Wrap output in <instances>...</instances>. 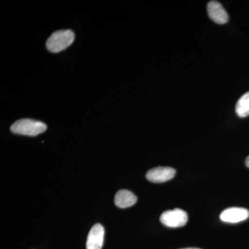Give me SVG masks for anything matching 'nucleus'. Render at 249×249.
I'll list each match as a JSON object with an SVG mask.
<instances>
[{"label": "nucleus", "mask_w": 249, "mask_h": 249, "mask_svg": "<svg viewBox=\"0 0 249 249\" xmlns=\"http://www.w3.org/2000/svg\"><path fill=\"white\" fill-rule=\"evenodd\" d=\"M47 128V124L41 121L29 119H22L15 122L11 125V132L21 135L35 137L43 133Z\"/></svg>", "instance_id": "f257e3e1"}, {"label": "nucleus", "mask_w": 249, "mask_h": 249, "mask_svg": "<svg viewBox=\"0 0 249 249\" xmlns=\"http://www.w3.org/2000/svg\"><path fill=\"white\" fill-rule=\"evenodd\" d=\"M74 38V33L71 30L57 31L49 37L46 45L49 52L58 53L70 47Z\"/></svg>", "instance_id": "f03ea898"}, {"label": "nucleus", "mask_w": 249, "mask_h": 249, "mask_svg": "<svg viewBox=\"0 0 249 249\" xmlns=\"http://www.w3.org/2000/svg\"><path fill=\"white\" fill-rule=\"evenodd\" d=\"M160 221L165 227H182L188 222V214L183 210L175 209L163 213L160 215Z\"/></svg>", "instance_id": "7ed1b4c3"}, {"label": "nucleus", "mask_w": 249, "mask_h": 249, "mask_svg": "<svg viewBox=\"0 0 249 249\" xmlns=\"http://www.w3.org/2000/svg\"><path fill=\"white\" fill-rule=\"evenodd\" d=\"M176 171L170 167H157L150 169L146 173L148 181L153 183H163L174 178Z\"/></svg>", "instance_id": "20e7f679"}, {"label": "nucleus", "mask_w": 249, "mask_h": 249, "mask_svg": "<svg viewBox=\"0 0 249 249\" xmlns=\"http://www.w3.org/2000/svg\"><path fill=\"white\" fill-rule=\"evenodd\" d=\"M249 217V211L244 208H229L224 210L220 214L221 220L231 224L243 222Z\"/></svg>", "instance_id": "39448f33"}, {"label": "nucleus", "mask_w": 249, "mask_h": 249, "mask_svg": "<svg viewBox=\"0 0 249 249\" xmlns=\"http://www.w3.org/2000/svg\"><path fill=\"white\" fill-rule=\"evenodd\" d=\"M105 229L101 224L91 228L87 239V249H101L104 241Z\"/></svg>", "instance_id": "423d86ee"}, {"label": "nucleus", "mask_w": 249, "mask_h": 249, "mask_svg": "<svg viewBox=\"0 0 249 249\" xmlns=\"http://www.w3.org/2000/svg\"><path fill=\"white\" fill-rule=\"evenodd\" d=\"M207 11L210 18L218 24H224L229 21V15L219 1H210Z\"/></svg>", "instance_id": "0eeeda50"}, {"label": "nucleus", "mask_w": 249, "mask_h": 249, "mask_svg": "<svg viewBox=\"0 0 249 249\" xmlns=\"http://www.w3.org/2000/svg\"><path fill=\"white\" fill-rule=\"evenodd\" d=\"M137 197L132 192L127 190H121L116 193L114 197V203L117 207L126 209L135 204Z\"/></svg>", "instance_id": "6e6552de"}, {"label": "nucleus", "mask_w": 249, "mask_h": 249, "mask_svg": "<svg viewBox=\"0 0 249 249\" xmlns=\"http://www.w3.org/2000/svg\"><path fill=\"white\" fill-rule=\"evenodd\" d=\"M236 114L240 118L249 116V91L241 96L235 106Z\"/></svg>", "instance_id": "1a4fd4ad"}, {"label": "nucleus", "mask_w": 249, "mask_h": 249, "mask_svg": "<svg viewBox=\"0 0 249 249\" xmlns=\"http://www.w3.org/2000/svg\"><path fill=\"white\" fill-rule=\"evenodd\" d=\"M245 164L247 165V168H249V156L247 159H246Z\"/></svg>", "instance_id": "9d476101"}, {"label": "nucleus", "mask_w": 249, "mask_h": 249, "mask_svg": "<svg viewBox=\"0 0 249 249\" xmlns=\"http://www.w3.org/2000/svg\"><path fill=\"white\" fill-rule=\"evenodd\" d=\"M196 249V248H187V249Z\"/></svg>", "instance_id": "9b49d317"}]
</instances>
